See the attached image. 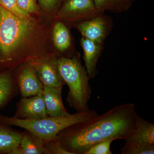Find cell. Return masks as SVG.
I'll use <instances>...</instances> for the list:
<instances>
[{
    "instance_id": "obj_1",
    "label": "cell",
    "mask_w": 154,
    "mask_h": 154,
    "mask_svg": "<svg viewBox=\"0 0 154 154\" xmlns=\"http://www.w3.org/2000/svg\"><path fill=\"white\" fill-rule=\"evenodd\" d=\"M54 55L49 31L38 18L22 19L0 5V70Z\"/></svg>"
},
{
    "instance_id": "obj_2",
    "label": "cell",
    "mask_w": 154,
    "mask_h": 154,
    "mask_svg": "<svg viewBox=\"0 0 154 154\" xmlns=\"http://www.w3.org/2000/svg\"><path fill=\"white\" fill-rule=\"evenodd\" d=\"M56 62L61 76L69 87L66 97L69 105L78 112L90 110L88 102L92 93L90 79L82 65L79 54L71 57H59Z\"/></svg>"
},
{
    "instance_id": "obj_3",
    "label": "cell",
    "mask_w": 154,
    "mask_h": 154,
    "mask_svg": "<svg viewBox=\"0 0 154 154\" xmlns=\"http://www.w3.org/2000/svg\"><path fill=\"white\" fill-rule=\"evenodd\" d=\"M96 110L76 112L61 117H46L38 119H19L0 114V122L9 126L27 130L45 141L54 138L61 131L70 125L89 121L98 115Z\"/></svg>"
},
{
    "instance_id": "obj_4",
    "label": "cell",
    "mask_w": 154,
    "mask_h": 154,
    "mask_svg": "<svg viewBox=\"0 0 154 154\" xmlns=\"http://www.w3.org/2000/svg\"><path fill=\"white\" fill-rule=\"evenodd\" d=\"M97 116L89 121L67 127L55 138L70 154H86L94 145L105 140L98 125Z\"/></svg>"
},
{
    "instance_id": "obj_5",
    "label": "cell",
    "mask_w": 154,
    "mask_h": 154,
    "mask_svg": "<svg viewBox=\"0 0 154 154\" xmlns=\"http://www.w3.org/2000/svg\"><path fill=\"white\" fill-rule=\"evenodd\" d=\"M137 115L134 104L128 103L117 105L96 118L105 140H125L135 129Z\"/></svg>"
},
{
    "instance_id": "obj_6",
    "label": "cell",
    "mask_w": 154,
    "mask_h": 154,
    "mask_svg": "<svg viewBox=\"0 0 154 154\" xmlns=\"http://www.w3.org/2000/svg\"><path fill=\"white\" fill-rule=\"evenodd\" d=\"M102 14L97 10L93 0H67L56 14L57 19L74 24Z\"/></svg>"
},
{
    "instance_id": "obj_7",
    "label": "cell",
    "mask_w": 154,
    "mask_h": 154,
    "mask_svg": "<svg viewBox=\"0 0 154 154\" xmlns=\"http://www.w3.org/2000/svg\"><path fill=\"white\" fill-rule=\"evenodd\" d=\"M73 25L82 37L102 44L112 29V22L109 17L101 14Z\"/></svg>"
},
{
    "instance_id": "obj_8",
    "label": "cell",
    "mask_w": 154,
    "mask_h": 154,
    "mask_svg": "<svg viewBox=\"0 0 154 154\" xmlns=\"http://www.w3.org/2000/svg\"><path fill=\"white\" fill-rule=\"evenodd\" d=\"M14 78L22 98L42 94L44 86L29 63L14 69Z\"/></svg>"
},
{
    "instance_id": "obj_9",
    "label": "cell",
    "mask_w": 154,
    "mask_h": 154,
    "mask_svg": "<svg viewBox=\"0 0 154 154\" xmlns=\"http://www.w3.org/2000/svg\"><path fill=\"white\" fill-rule=\"evenodd\" d=\"M58 57L57 55H54L30 63L44 86L63 88L65 85L57 64Z\"/></svg>"
},
{
    "instance_id": "obj_10",
    "label": "cell",
    "mask_w": 154,
    "mask_h": 154,
    "mask_svg": "<svg viewBox=\"0 0 154 154\" xmlns=\"http://www.w3.org/2000/svg\"><path fill=\"white\" fill-rule=\"evenodd\" d=\"M42 94L22 98L16 105L13 117L19 119H38L48 116Z\"/></svg>"
},
{
    "instance_id": "obj_11",
    "label": "cell",
    "mask_w": 154,
    "mask_h": 154,
    "mask_svg": "<svg viewBox=\"0 0 154 154\" xmlns=\"http://www.w3.org/2000/svg\"><path fill=\"white\" fill-rule=\"evenodd\" d=\"M84 52V60L87 73L90 79L95 78L98 74L97 64L101 53L102 44L96 43L82 36L80 40Z\"/></svg>"
},
{
    "instance_id": "obj_12",
    "label": "cell",
    "mask_w": 154,
    "mask_h": 154,
    "mask_svg": "<svg viewBox=\"0 0 154 154\" xmlns=\"http://www.w3.org/2000/svg\"><path fill=\"white\" fill-rule=\"evenodd\" d=\"M63 88H50L44 86L43 98L48 115L61 117L69 115L62 99Z\"/></svg>"
},
{
    "instance_id": "obj_13",
    "label": "cell",
    "mask_w": 154,
    "mask_h": 154,
    "mask_svg": "<svg viewBox=\"0 0 154 154\" xmlns=\"http://www.w3.org/2000/svg\"><path fill=\"white\" fill-rule=\"evenodd\" d=\"M19 94L14 69L0 70V110L5 109Z\"/></svg>"
},
{
    "instance_id": "obj_14",
    "label": "cell",
    "mask_w": 154,
    "mask_h": 154,
    "mask_svg": "<svg viewBox=\"0 0 154 154\" xmlns=\"http://www.w3.org/2000/svg\"><path fill=\"white\" fill-rule=\"evenodd\" d=\"M44 143L41 138L25 129L19 146L12 154H44Z\"/></svg>"
},
{
    "instance_id": "obj_15",
    "label": "cell",
    "mask_w": 154,
    "mask_h": 154,
    "mask_svg": "<svg viewBox=\"0 0 154 154\" xmlns=\"http://www.w3.org/2000/svg\"><path fill=\"white\" fill-rule=\"evenodd\" d=\"M125 140L144 144L154 145V124L137 114L135 129Z\"/></svg>"
},
{
    "instance_id": "obj_16",
    "label": "cell",
    "mask_w": 154,
    "mask_h": 154,
    "mask_svg": "<svg viewBox=\"0 0 154 154\" xmlns=\"http://www.w3.org/2000/svg\"><path fill=\"white\" fill-rule=\"evenodd\" d=\"M57 20L53 27L52 40L59 57L60 54L66 53L71 47L72 37L64 22Z\"/></svg>"
},
{
    "instance_id": "obj_17",
    "label": "cell",
    "mask_w": 154,
    "mask_h": 154,
    "mask_svg": "<svg viewBox=\"0 0 154 154\" xmlns=\"http://www.w3.org/2000/svg\"><path fill=\"white\" fill-rule=\"evenodd\" d=\"M22 132L0 122V154H12L20 143Z\"/></svg>"
},
{
    "instance_id": "obj_18",
    "label": "cell",
    "mask_w": 154,
    "mask_h": 154,
    "mask_svg": "<svg viewBox=\"0 0 154 154\" xmlns=\"http://www.w3.org/2000/svg\"><path fill=\"white\" fill-rule=\"evenodd\" d=\"M97 9L100 13L105 11L114 13H122L127 11L132 5L128 0H93Z\"/></svg>"
},
{
    "instance_id": "obj_19",
    "label": "cell",
    "mask_w": 154,
    "mask_h": 154,
    "mask_svg": "<svg viewBox=\"0 0 154 154\" xmlns=\"http://www.w3.org/2000/svg\"><path fill=\"white\" fill-rule=\"evenodd\" d=\"M120 149L122 154H154V145L144 144L129 140Z\"/></svg>"
},
{
    "instance_id": "obj_20",
    "label": "cell",
    "mask_w": 154,
    "mask_h": 154,
    "mask_svg": "<svg viewBox=\"0 0 154 154\" xmlns=\"http://www.w3.org/2000/svg\"><path fill=\"white\" fill-rule=\"evenodd\" d=\"M0 5L22 19H30L34 16L20 8L17 4V0H0Z\"/></svg>"
},
{
    "instance_id": "obj_21",
    "label": "cell",
    "mask_w": 154,
    "mask_h": 154,
    "mask_svg": "<svg viewBox=\"0 0 154 154\" xmlns=\"http://www.w3.org/2000/svg\"><path fill=\"white\" fill-rule=\"evenodd\" d=\"M44 154H70L55 138L44 143Z\"/></svg>"
},
{
    "instance_id": "obj_22",
    "label": "cell",
    "mask_w": 154,
    "mask_h": 154,
    "mask_svg": "<svg viewBox=\"0 0 154 154\" xmlns=\"http://www.w3.org/2000/svg\"><path fill=\"white\" fill-rule=\"evenodd\" d=\"M114 139H108L102 141L93 146L86 154H112L110 146Z\"/></svg>"
},
{
    "instance_id": "obj_23",
    "label": "cell",
    "mask_w": 154,
    "mask_h": 154,
    "mask_svg": "<svg viewBox=\"0 0 154 154\" xmlns=\"http://www.w3.org/2000/svg\"><path fill=\"white\" fill-rule=\"evenodd\" d=\"M19 8L32 15L40 14V9L37 0H17Z\"/></svg>"
},
{
    "instance_id": "obj_24",
    "label": "cell",
    "mask_w": 154,
    "mask_h": 154,
    "mask_svg": "<svg viewBox=\"0 0 154 154\" xmlns=\"http://www.w3.org/2000/svg\"><path fill=\"white\" fill-rule=\"evenodd\" d=\"M38 5L51 15H56L60 8L62 0H37Z\"/></svg>"
},
{
    "instance_id": "obj_25",
    "label": "cell",
    "mask_w": 154,
    "mask_h": 154,
    "mask_svg": "<svg viewBox=\"0 0 154 154\" xmlns=\"http://www.w3.org/2000/svg\"><path fill=\"white\" fill-rule=\"evenodd\" d=\"M128 1H129V2H131L132 3V2H133L134 0H128Z\"/></svg>"
},
{
    "instance_id": "obj_26",
    "label": "cell",
    "mask_w": 154,
    "mask_h": 154,
    "mask_svg": "<svg viewBox=\"0 0 154 154\" xmlns=\"http://www.w3.org/2000/svg\"><path fill=\"white\" fill-rule=\"evenodd\" d=\"M67 1V0H62V2H66V1Z\"/></svg>"
}]
</instances>
